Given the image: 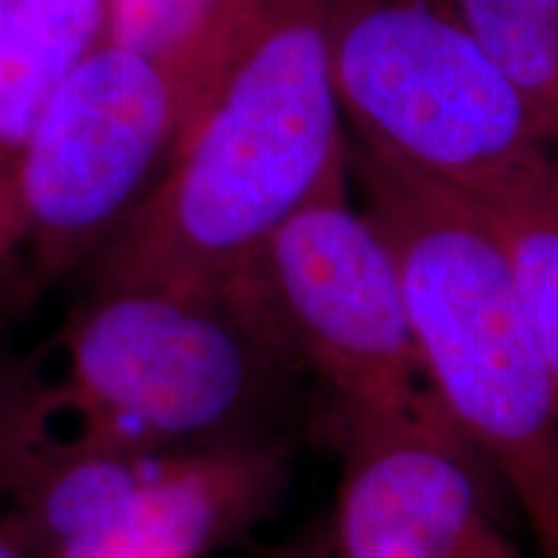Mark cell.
I'll list each match as a JSON object with an SVG mask.
<instances>
[{"label": "cell", "mask_w": 558, "mask_h": 558, "mask_svg": "<svg viewBox=\"0 0 558 558\" xmlns=\"http://www.w3.org/2000/svg\"><path fill=\"white\" fill-rule=\"evenodd\" d=\"M292 375L288 347L239 284L90 290L60 333L58 365L0 388V484L81 452L259 437Z\"/></svg>", "instance_id": "obj_1"}, {"label": "cell", "mask_w": 558, "mask_h": 558, "mask_svg": "<svg viewBox=\"0 0 558 558\" xmlns=\"http://www.w3.org/2000/svg\"><path fill=\"white\" fill-rule=\"evenodd\" d=\"M349 177L316 0H275L169 169L88 264L90 290L220 288L300 207Z\"/></svg>", "instance_id": "obj_2"}, {"label": "cell", "mask_w": 558, "mask_h": 558, "mask_svg": "<svg viewBox=\"0 0 558 558\" xmlns=\"http://www.w3.org/2000/svg\"><path fill=\"white\" fill-rule=\"evenodd\" d=\"M349 169L393 254L432 399L512 492L538 558H558V390L497 230L476 202L360 148Z\"/></svg>", "instance_id": "obj_3"}, {"label": "cell", "mask_w": 558, "mask_h": 558, "mask_svg": "<svg viewBox=\"0 0 558 558\" xmlns=\"http://www.w3.org/2000/svg\"><path fill=\"white\" fill-rule=\"evenodd\" d=\"M341 120L367 156L481 205L558 153L450 0H316Z\"/></svg>", "instance_id": "obj_4"}, {"label": "cell", "mask_w": 558, "mask_h": 558, "mask_svg": "<svg viewBox=\"0 0 558 558\" xmlns=\"http://www.w3.org/2000/svg\"><path fill=\"white\" fill-rule=\"evenodd\" d=\"M192 117L179 81L111 41L68 75L11 181L0 282L19 303L94 262L169 169Z\"/></svg>", "instance_id": "obj_5"}, {"label": "cell", "mask_w": 558, "mask_h": 558, "mask_svg": "<svg viewBox=\"0 0 558 558\" xmlns=\"http://www.w3.org/2000/svg\"><path fill=\"white\" fill-rule=\"evenodd\" d=\"M230 282L256 300L300 373L316 375L333 435L442 414L418 365L393 254L352 205L349 177L292 213Z\"/></svg>", "instance_id": "obj_6"}, {"label": "cell", "mask_w": 558, "mask_h": 558, "mask_svg": "<svg viewBox=\"0 0 558 558\" xmlns=\"http://www.w3.org/2000/svg\"><path fill=\"white\" fill-rule=\"evenodd\" d=\"M290 450L243 437L163 452H83L37 473L19 518L47 558H199L275 512Z\"/></svg>", "instance_id": "obj_7"}, {"label": "cell", "mask_w": 558, "mask_h": 558, "mask_svg": "<svg viewBox=\"0 0 558 558\" xmlns=\"http://www.w3.org/2000/svg\"><path fill=\"white\" fill-rule=\"evenodd\" d=\"M337 558H525L501 530L478 456L442 414L339 435Z\"/></svg>", "instance_id": "obj_8"}, {"label": "cell", "mask_w": 558, "mask_h": 558, "mask_svg": "<svg viewBox=\"0 0 558 558\" xmlns=\"http://www.w3.org/2000/svg\"><path fill=\"white\" fill-rule=\"evenodd\" d=\"M109 41V0H0V277L19 158L65 78Z\"/></svg>", "instance_id": "obj_9"}, {"label": "cell", "mask_w": 558, "mask_h": 558, "mask_svg": "<svg viewBox=\"0 0 558 558\" xmlns=\"http://www.w3.org/2000/svg\"><path fill=\"white\" fill-rule=\"evenodd\" d=\"M275 0H109V41L186 88L194 114Z\"/></svg>", "instance_id": "obj_10"}, {"label": "cell", "mask_w": 558, "mask_h": 558, "mask_svg": "<svg viewBox=\"0 0 558 558\" xmlns=\"http://www.w3.org/2000/svg\"><path fill=\"white\" fill-rule=\"evenodd\" d=\"M478 207L507 251L522 308L558 390V153Z\"/></svg>", "instance_id": "obj_11"}, {"label": "cell", "mask_w": 558, "mask_h": 558, "mask_svg": "<svg viewBox=\"0 0 558 558\" xmlns=\"http://www.w3.org/2000/svg\"><path fill=\"white\" fill-rule=\"evenodd\" d=\"M558 148V0H450Z\"/></svg>", "instance_id": "obj_12"}, {"label": "cell", "mask_w": 558, "mask_h": 558, "mask_svg": "<svg viewBox=\"0 0 558 558\" xmlns=\"http://www.w3.org/2000/svg\"><path fill=\"white\" fill-rule=\"evenodd\" d=\"M0 558H34L29 546L3 518H0Z\"/></svg>", "instance_id": "obj_13"}]
</instances>
